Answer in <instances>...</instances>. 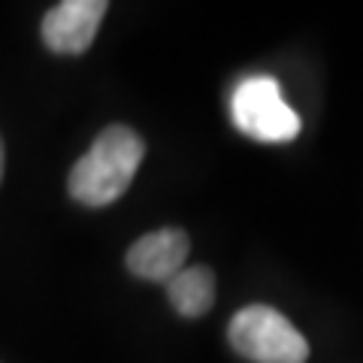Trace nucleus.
<instances>
[{
  "label": "nucleus",
  "instance_id": "obj_3",
  "mask_svg": "<svg viewBox=\"0 0 363 363\" xmlns=\"http://www.w3.org/2000/svg\"><path fill=\"white\" fill-rule=\"evenodd\" d=\"M233 124L260 143H291L300 133V116L281 97V88L269 76H252L236 85L230 97Z\"/></svg>",
  "mask_w": 363,
  "mask_h": 363
},
{
  "label": "nucleus",
  "instance_id": "obj_5",
  "mask_svg": "<svg viewBox=\"0 0 363 363\" xmlns=\"http://www.w3.org/2000/svg\"><path fill=\"white\" fill-rule=\"evenodd\" d=\"M191 252V240L179 227L145 233L128 248V269L149 281H169L185 267Z\"/></svg>",
  "mask_w": 363,
  "mask_h": 363
},
{
  "label": "nucleus",
  "instance_id": "obj_1",
  "mask_svg": "<svg viewBox=\"0 0 363 363\" xmlns=\"http://www.w3.org/2000/svg\"><path fill=\"white\" fill-rule=\"evenodd\" d=\"M145 143L140 133L112 124L104 133H97L94 145L79 157L70 169V194L82 206H109L130 188L136 169L143 164Z\"/></svg>",
  "mask_w": 363,
  "mask_h": 363
},
{
  "label": "nucleus",
  "instance_id": "obj_6",
  "mask_svg": "<svg viewBox=\"0 0 363 363\" xmlns=\"http://www.w3.org/2000/svg\"><path fill=\"white\" fill-rule=\"evenodd\" d=\"M167 294L179 315L200 318L215 303V272L209 267H182L167 281Z\"/></svg>",
  "mask_w": 363,
  "mask_h": 363
},
{
  "label": "nucleus",
  "instance_id": "obj_7",
  "mask_svg": "<svg viewBox=\"0 0 363 363\" xmlns=\"http://www.w3.org/2000/svg\"><path fill=\"white\" fill-rule=\"evenodd\" d=\"M0 179H4V143H0Z\"/></svg>",
  "mask_w": 363,
  "mask_h": 363
},
{
  "label": "nucleus",
  "instance_id": "obj_2",
  "mask_svg": "<svg viewBox=\"0 0 363 363\" xmlns=\"http://www.w3.org/2000/svg\"><path fill=\"white\" fill-rule=\"evenodd\" d=\"M230 345L252 363H306L309 342L281 312L245 306L230 321Z\"/></svg>",
  "mask_w": 363,
  "mask_h": 363
},
{
  "label": "nucleus",
  "instance_id": "obj_4",
  "mask_svg": "<svg viewBox=\"0 0 363 363\" xmlns=\"http://www.w3.org/2000/svg\"><path fill=\"white\" fill-rule=\"evenodd\" d=\"M106 0H64L43 18V43L58 55H82L97 37Z\"/></svg>",
  "mask_w": 363,
  "mask_h": 363
}]
</instances>
